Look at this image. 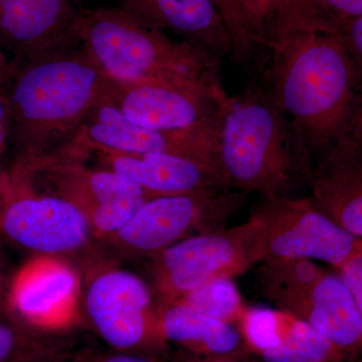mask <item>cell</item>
<instances>
[{"label":"cell","instance_id":"obj_1","mask_svg":"<svg viewBox=\"0 0 362 362\" xmlns=\"http://www.w3.org/2000/svg\"><path fill=\"white\" fill-rule=\"evenodd\" d=\"M267 47L266 89L303 137L314 163L349 132L362 102V70L338 33H296Z\"/></svg>","mask_w":362,"mask_h":362},{"label":"cell","instance_id":"obj_2","mask_svg":"<svg viewBox=\"0 0 362 362\" xmlns=\"http://www.w3.org/2000/svg\"><path fill=\"white\" fill-rule=\"evenodd\" d=\"M107 75L80 45L9 62L1 88L16 159L49 156L71 141L104 99Z\"/></svg>","mask_w":362,"mask_h":362},{"label":"cell","instance_id":"obj_3","mask_svg":"<svg viewBox=\"0 0 362 362\" xmlns=\"http://www.w3.org/2000/svg\"><path fill=\"white\" fill-rule=\"evenodd\" d=\"M218 162L230 187L262 199L310 189L314 159L295 124L266 88L226 98L218 121Z\"/></svg>","mask_w":362,"mask_h":362},{"label":"cell","instance_id":"obj_4","mask_svg":"<svg viewBox=\"0 0 362 362\" xmlns=\"http://www.w3.org/2000/svg\"><path fill=\"white\" fill-rule=\"evenodd\" d=\"M78 44L108 77L226 95L221 59L199 45L171 39L120 7L81 11Z\"/></svg>","mask_w":362,"mask_h":362},{"label":"cell","instance_id":"obj_5","mask_svg":"<svg viewBox=\"0 0 362 362\" xmlns=\"http://www.w3.org/2000/svg\"><path fill=\"white\" fill-rule=\"evenodd\" d=\"M11 185L62 197L77 206L97 237L118 232L151 194L107 169L54 152L42 157L14 159Z\"/></svg>","mask_w":362,"mask_h":362},{"label":"cell","instance_id":"obj_6","mask_svg":"<svg viewBox=\"0 0 362 362\" xmlns=\"http://www.w3.org/2000/svg\"><path fill=\"white\" fill-rule=\"evenodd\" d=\"M247 220L256 266L268 259H302L337 270L362 252V239L321 213L309 195L262 199Z\"/></svg>","mask_w":362,"mask_h":362},{"label":"cell","instance_id":"obj_7","mask_svg":"<svg viewBox=\"0 0 362 362\" xmlns=\"http://www.w3.org/2000/svg\"><path fill=\"white\" fill-rule=\"evenodd\" d=\"M247 197L223 188L151 197L109 239L124 251L152 257L181 240L228 228Z\"/></svg>","mask_w":362,"mask_h":362},{"label":"cell","instance_id":"obj_8","mask_svg":"<svg viewBox=\"0 0 362 362\" xmlns=\"http://www.w3.org/2000/svg\"><path fill=\"white\" fill-rule=\"evenodd\" d=\"M256 266L249 220L181 240L152 256L151 286L157 306L180 301L216 278H235Z\"/></svg>","mask_w":362,"mask_h":362},{"label":"cell","instance_id":"obj_9","mask_svg":"<svg viewBox=\"0 0 362 362\" xmlns=\"http://www.w3.org/2000/svg\"><path fill=\"white\" fill-rule=\"evenodd\" d=\"M84 306L94 329L114 349L165 344L153 290L133 272L112 267L96 272L86 286Z\"/></svg>","mask_w":362,"mask_h":362},{"label":"cell","instance_id":"obj_10","mask_svg":"<svg viewBox=\"0 0 362 362\" xmlns=\"http://www.w3.org/2000/svg\"><path fill=\"white\" fill-rule=\"evenodd\" d=\"M0 230L21 247L47 256L78 251L93 233L85 214L70 202L11 185L0 207Z\"/></svg>","mask_w":362,"mask_h":362},{"label":"cell","instance_id":"obj_11","mask_svg":"<svg viewBox=\"0 0 362 362\" xmlns=\"http://www.w3.org/2000/svg\"><path fill=\"white\" fill-rule=\"evenodd\" d=\"M71 141L125 154L168 153L218 162V122L182 130H156L133 122L112 105L101 103L88 114Z\"/></svg>","mask_w":362,"mask_h":362},{"label":"cell","instance_id":"obj_12","mask_svg":"<svg viewBox=\"0 0 362 362\" xmlns=\"http://www.w3.org/2000/svg\"><path fill=\"white\" fill-rule=\"evenodd\" d=\"M66 156L127 178L152 197L199 194L232 188L220 166L168 153L125 154L70 141Z\"/></svg>","mask_w":362,"mask_h":362},{"label":"cell","instance_id":"obj_13","mask_svg":"<svg viewBox=\"0 0 362 362\" xmlns=\"http://www.w3.org/2000/svg\"><path fill=\"white\" fill-rule=\"evenodd\" d=\"M81 296L77 271L63 259L39 255L11 278L7 311L37 329L56 332L78 320Z\"/></svg>","mask_w":362,"mask_h":362},{"label":"cell","instance_id":"obj_14","mask_svg":"<svg viewBox=\"0 0 362 362\" xmlns=\"http://www.w3.org/2000/svg\"><path fill=\"white\" fill-rule=\"evenodd\" d=\"M228 97L175 86L125 82L107 76L103 102L150 129L182 130L218 123Z\"/></svg>","mask_w":362,"mask_h":362},{"label":"cell","instance_id":"obj_15","mask_svg":"<svg viewBox=\"0 0 362 362\" xmlns=\"http://www.w3.org/2000/svg\"><path fill=\"white\" fill-rule=\"evenodd\" d=\"M73 0H0V45L14 59L78 45L81 11Z\"/></svg>","mask_w":362,"mask_h":362},{"label":"cell","instance_id":"obj_16","mask_svg":"<svg viewBox=\"0 0 362 362\" xmlns=\"http://www.w3.org/2000/svg\"><path fill=\"white\" fill-rule=\"evenodd\" d=\"M309 197L317 209L362 239V147L349 136L314 163Z\"/></svg>","mask_w":362,"mask_h":362},{"label":"cell","instance_id":"obj_17","mask_svg":"<svg viewBox=\"0 0 362 362\" xmlns=\"http://www.w3.org/2000/svg\"><path fill=\"white\" fill-rule=\"evenodd\" d=\"M145 25L199 45L218 58L232 54L225 23L213 0H119V6Z\"/></svg>","mask_w":362,"mask_h":362},{"label":"cell","instance_id":"obj_18","mask_svg":"<svg viewBox=\"0 0 362 362\" xmlns=\"http://www.w3.org/2000/svg\"><path fill=\"white\" fill-rule=\"evenodd\" d=\"M294 316L349 358L362 354V314L337 271L324 272Z\"/></svg>","mask_w":362,"mask_h":362},{"label":"cell","instance_id":"obj_19","mask_svg":"<svg viewBox=\"0 0 362 362\" xmlns=\"http://www.w3.org/2000/svg\"><path fill=\"white\" fill-rule=\"evenodd\" d=\"M162 340L202 356L249 354L235 324L218 320L183 302L158 307Z\"/></svg>","mask_w":362,"mask_h":362},{"label":"cell","instance_id":"obj_20","mask_svg":"<svg viewBox=\"0 0 362 362\" xmlns=\"http://www.w3.org/2000/svg\"><path fill=\"white\" fill-rule=\"evenodd\" d=\"M362 16V0H287L267 28L266 44L296 33H338Z\"/></svg>","mask_w":362,"mask_h":362},{"label":"cell","instance_id":"obj_21","mask_svg":"<svg viewBox=\"0 0 362 362\" xmlns=\"http://www.w3.org/2000/svg\"><path fill=\"white\" fill-rule=\"evenodd\" d=\"M259 294L276 308L294 315L316 281L325 272L311 259H268L257 265Z\"/></svg>","mask_w":362,"mask_h":362},{"label":"cell","instance_id":"obj_22","mask_svg":"<svg viewBox=\"0 0 362 362\" xmlns=\"http://www.w3.org/2000/svg\"><path fill=\"white\" fill-rule=\"evenodd\" d=\"M251 356L255 362H345L349 359L296 316L277 349Z\"/></svg>","mask_w":362,"mask_h":362},{"label":"cell","instance_id":"obj_23","mask_svg":"<svg viewBox=\"0 0 362 362\" xmlns=\"http://www.w3.org/2000/svg\"><path fill=\"white\" fill-rule=\"evenodd\" d=\"M58 342L8 311L0 313V362H35L56 356Z\"/></svg>","mask_w":362,"mask_h":362},{"label":"cell","instance_id":"obj_24","mask_svg":"<svg viewBox=\"0 0 362 362\" xmlns=\"http://www.w3.org/2000/svg\"><path fill=\"white\" fill-rule=\"evenodd\" d=\"M295 316L278 308L246 306L235 325L239 328L247 352L258 356L277 349L283 342Z\"/></svg>","mask_w":362,"mask_h":362},{"label":"cell","instance_id":"obj_25","mask_svg":"<svg viewBox=\"0 0 362 362\" xmlns=\"http://www.w3.org/2000/svg\"><path fill=\"white\" fill-rule=\"evenodd\" d=\"M180 301L206 315L233 324L237 323L245 307L233 278L214 279Z\"/></svg>","mask_w":362,"mask_h":362},{"label":"cell","instance_id":"obj_26","mask_svg":"<svg viewBox=\"0 0 362 362\" xmlns=\"http://www.w3.org/2000/svg\"><path fill=\"white\" fill-rule=\"evenodd\" d=\"M232 44L233 59L243 62L251 56L257 47L252 32L251 0H213Z\"/></svg>","mask_w":362,"mask_h":362},{"label":"cell","instance_id":"obj_27","mask_svg":"<svg viewBox=\"0 0 362 362\" xmlns=\"http://www.w3.org/2000/svg\"><path fill=\"white\" fill-rule=\"evenodd\" d=\"M286 2L287 0H251L252 26L257 45H264L269 23Z\"/></svg>","mask_w":362,"mask_h":362},{"label":"cell","instance_id":"obj_28","mask_svg":"<svg viewBox=\"0 0 362 362\" xmlns=\"http://www.w3.org/2000/svg\"><path fill=\"white\" fill-rule=\"evenodd\" d=\"M334 271L349 288L362 314V252L352 257L344 265Z\"/></svg>","mask_w":362,"mask_h":362},{"label":"cell","instance_id":"obj_29","mask_svg":"<svg viewBox=\"0 0 362 362\" xmlns=\"http://www.w3.org/2000/svg\"><path fill=\"white\" fill-rule=\"evenodd\" d=\"M338 35L342 37L362 70V16L345 23Z\"/></svg>","mask_w":362,"mask_h":362},{"label":"cell","instance_id":"obj_30","mask_svg":"<svg viewBox=\"0 0 362 362\" xmlns=\"http://www.w3.org/2000/svg\"><path fill=\"white\" fill-rule=\"evenodd\" d=\"M11 115L8 102L1 84H0V158L4 156L9 144V136H11Z\"/></svg>","mask_w":362,"mask_h":362},{"label":"cell","instance_id":"obj_31","mask_svg":"<svg viewBox=\"0 0 362 362\" xmlns=\"http://www.w3.org/2000/svg\"><path fill=\"white\" fill-rule=\"evenodd\" d=\"M83 362H161L156 357L146 356V354H111V356L92 357L90 359H85Z\"/></svg>","mask_w":362,"mask_h":362},{"label":"cell","instance_id":"obj_32","mask_svg":"<svg viewBox=\"0 0 362 362\" xmlns=\"http://www.w3.org/2000/svg\"><path fill=\"white\" fill-rule=\"evenodd\" d=\"M11 279L7 276L6 265L0 257V313L7 310V294Z\"/></svg>","mask_w":362,"mask_h":362},{"label":"cell","instance_id":"obj_33","mask_svg":"<svg viewBox=\"0 0 362 362\" xmlns=\"http://www.w3.org/2000/svg\"><path fill=\"white\" fill-rule=\"evenodd\" d=\"M347 136L352 138L354 141L358 143L362 147V102L361 106L357 109L356 115H354Z\"/></svg>","mask_w":362,"mask_h":362},{"label":"cell","instance_id":"obj_34","mask_svg":"<svg viewBox=\"0 0 362 362\" xmlns=\"http://www.w3.org/2000/svg\"><path fill=\"white\" fill-rule=\"evenodd\" d=\"M11 194V180H9L8 171L0 166V207L6 201Z\"/></svg>","mask_w":362,"mask_h":362},{"label":"cell","instance_id":"obj_35","mask_svg":"<svg viewBox=\"0 0 362 362\" xmlns=\"http://www.w3.org/2000/svg\"><path fill=\"white\" fill-rule=\"evenodd\" d=\"M173 362H213V359L211 356H197L180 349L173 356Z\"/></svg>","mask_w":362,"mask_h":362},{"label":"cell","instance_id":"obj_36","mask_svg":"<svg viewBox=\"0 0 362 362\" xmlns=\"http://www.w3.org/2000/svg\"><path fill=\"white\" fill-rule=\"evenodd\" d=\"M9 62L7 61L4 47L0 45V84L4 82L6 78L7 70H8Z\"/></svg>","mask_w":362,"mask_h":362},{"label":"cell","instance_id":"obj_37","mask_svg":"<svg viewBox=\"0 0 362 362\" xmlns=\"http://www.w3.org/2000/svg\"><path fill=\"white\" fill-rule=\"evenodd\" d=\"M35 362H59L56 356L45 357V358L40 359V361Z\"/></svg>","mask_w":362,"mask_h":362},{"label":"cell","instance_id":"obj_38","mask_svg":"<svg viewBox=\"0 0 362 362\" xmlns=\"http://www.w3.org/2000/svg\"><path fill=\"white\" fill-rule=\"evenodd\" d=\"M352 362H362V354H361V356L354 357V361Z\"/></svg>","mask_w":362,"mask_h":362},{"label":"cell","instance_id":"obj_39","mask_svg":"<svg viewBox=\"0 0 362 362\" xmlns=\"http://www.w3.org/2000/svg\"><path fill=\"white\" fill-rule=\"evenodd\" d=\"M74 2H80V1H83V0H73Z\"/></svg>","mask_w":362,"mask_h":362}]
</instances>
